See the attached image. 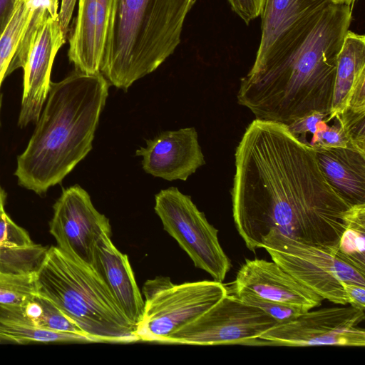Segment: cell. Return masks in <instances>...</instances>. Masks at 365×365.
I'll use <instances>...</instances> for the list:
<instances>
[{
	"mask_svg": "<svg viewBox=\"0 0 365 365\" xmlns=\"http://www.w3.org/2000/svg\"><path fill=\"white\" fill-rule=\"evenodd\" d=\"M259 248L305 287L334 304H348L342 282L365 286V269L338 250L305 244L275 230L262 237Z\"/></svg>",
	"mask_w": 365,
	"mask_h": 365,
	"instance_id": "obj_6",
	"label": "cell"
},
{
	"mask_svg": "<svg viewBox=\"0 0 365 365\" xmlns=\"http://www.w3.org/2000/svg\"><path fill=\"white\" fill-rule=\"evenodd\" d=\"M365 75V37L348 31L340 49L330 116L344 112L348 106L350 93L356 82Z\"/></svg>",
	"mask_w": 365,
	"mask_h": 365,
	"instance_id": "obj_19",
	"label": "cell"
},
{
	"mask_svg": "<svg viewBox=\"0 0 365 365\" xmlns=\"http://www.w3.org/2000/svg\"><path fill=\"white\" fill-rule=\"evenodd\" d=\"M307 144L315 150L332 148H349L350 140L340 114L334 118L327 115L316 125Z\"/></svg>",
	"mask_w": 365,
	"mask_h": 365,
	"instance_id": "obj_25",
	"label": "cell"
},
{
	"mask_svg": "<svg viewBox=\"0 0 365 365\" xmlns=\"http://www.w3.org/2000/svg\"><path fill=\"white\" fill-rule=\"evenodd\" d=\"M36 294L35 273L13 274L0 272V304H21Z\"/></svg>",
	"mask_w": 365,
	"mask_h": 365,
	"instance_id": "obj_26",
	"label": "cell"
},
{
	"mask_svg": "<svg viewBox=\"0 0 365 365\" xmlns=\"http://www.w3.org/2000/svg\"><path fill=\"white\" fill-rule=\"evenodd\" d=\"M331 0H266L261 38L247 75L258 73L298 47Z\"/></svg>",
	"mask_w": 365,
	"mask_h": 365,
	"instance_id": "obj_11",
	"label": "cell"
},
{
	"mask_svg": "<svg viewBox=\"0 0 365 365\" xmlns=\"http://www.w3.org/2000/svg\"><path fill=\"white\" fill-rule=\"evenodd\" d=\"M35 282L37 294L53 303L92 342L139 341L136 326L123 313L95 269L57 246L48 249Z\"/></svg>",
	"mask_w": 365,
	"mask_h": 365,
	"instance_id": "obj_5",
	"label": "cell"
},
{
	"mask_svg": "<svg viewBox=\"0 0 365 365\" xmlns=\"http://www.w3.org/2000/svg\"><path fill=\"white\" fill-rule=\"evenodd\" d=\"M231 9L245 24L259 16L266 0H227Z\"/></svg>",
	"mask_w": 365,
	"mask_h": 365,
	"instance_id": "obj_30",
	"label": "cell"
},
{
	"mask_svg": "<svg viewBox=\"0 0 365 365\" xmlns=\"http://www.w3.org/2000/svg\"><path fill=\"white\" fill-rule=\"evenodd\" d=\"M31 16L28 0H19L13 16L0 37V87L21 41Z\"/></svg>",
	"mask_w": 365,
	"mask_h": 365,
	"instance_id": "obj_23",
	"label": "cell"
},
{
	"mask_svg": "<svg viewBox=\"0 0 365 365\" xmlns=\"http://www.w3.org/2000/svg\"><path fill=\"white\" fill-rule=\"evenodd\" d=\"M142 292L144 312L135 335L139 341L158 343H165L228 294L222 282L215 280L175 284L167 277L147 280Z\"/></svg>",
	"mask_w": 365,
	"mask_h": 365,
	"instance_id": "obj_7",
	"label": "cell"
},
{
	"mask_svg": "<svg viewBox=\"0 0 365 365\" xmlns=\"http://www.w3.org/2000/svg\"><path fill=\"white\" fill-rule=\"evenodd\" d=\"M113 0H79L68 56L76 71L101 73Z\"/></svg>",
	"mask_w": 365,
	"mask_h": 365,
	"instance_id": "obj_16",
	"label": "cell"
},
{
	"mask_svg": "<svg viewBox=\"0 0 365 365\" xmlns=\"http://www.w3.org/2000/svg\"><path fill=\"white\" fill-rule=\"evenodd\" d=\"M343 306L309 310L277 323L259 336L255 346H364L365 331L358 327L364 311Z\"/></svg>",
	"mask_w": 365,
	"mask_h": 365,
	"instance_id": "obj_10",
	"label": "cell"
},
{
	"mask_svg": "<svg viewBox=\"0 0 365 365\" xmlns=\"http://www.w3.org/2000/svg\"><path fill=\"white\" fill-rule=\"evenodd\" d=\"M232 217L255 252L269 230L337 250L351 207L330 185L316 151L285 124L254 120L235 154Z\"/></svg>",
	"mask_w": 365,
	"mask_h": 365,
	"instance_id": "obj_1",
	"label": "cell"
},
{
	"mask_svg": "<svg viewBox=\"0 0 365 365\" xmlns=\"http://www.w3.org/2000/svg\"><path fill=\"white\" fill-rule=\"evenodd\" d=\"M334 4H348L351 6L356 0H331Z\"/></svg>",
	"mask_w": 365,
	"mask_h": 365,
	"instance_id": "obj_36",
	"label": "cell"
},
{
	"mask_svg": "<svg viewBox=\"0 0 365 365\" xmlns=\"http://www.w3.org/2000/svg\"><path fill=\"white\" fill-rule=\"evenodd\" d=\"M76 0H61L58 19L61 29L66 36L69 30V25L72 18Z\"/></svg>",
	"mask_w": 365,
	"mask_h": 365,
	"instance_id": "obj_33",
	"label": "cell"
},
{
	"mask_svg": "<svg viewBox=\"0 0 365 365\" xmlns=\"http://www.w3.org/2000/svg\"><path fill=\"white\" fill-rule=\"evenodd\" d=\"M277 322L257 307L226 294L197 318L180 328L167 344L255 346L259 336Z\"/></svg>",
	"mask_w": 365,
	"mask_h": 365,
	"instance_id": "obj_9",
	"label": "cell"
},
{
	"mask_svg": "<svg viewBox=\"0 0 365 365\" xmlns=\"http://www.w3.org/2000/svg\"><path fill=\"white\" fill-rule=\"evenodd\" d=\"M155 200L154 209L163 229L187 252L197 268L222 282L231 263L220 244L218 230L207 221L191 197L177 187L160 190Z\"/></svg>",
	"mask_w": 365,
	"mask_h": 365,
	"instance_id": "obj_8",
	"label": "cell"
},
{
	"mask_svg": "<svg viewBox=\"0 0 365 365\" xmlns=\"http://www.w3.org/2000/svg\"><path fill=\"white\" fill-rule=\"evenodd\" d=\"M347 108L355 112L365 111V75L359 78L351 89Z\"/></svg>",
	"mask_w": 365,
	"mask_h": 365,
	"instance_id": "obj_32",
	"label": "cell"
},
{
	"mask_svg": "<svg viewBox=\"0 0 365 365\" xmlns=\"http://www.w3.org/2000/svg\"><path fill=\"white\" fill-rule=\"evenodd\" d=\"M20 305L28 317L39 328L86 336L53 303L38 294Z\"/></svg>",
	"mask_w": 365,
	"mask_h": 365,
	"instance_id": "obj_22",
	"label": "cell"
},
{
	"mask_svg": "<svg viewBox=\"0 0 365 365\" xmlns=\"http://www.w3.org/2000/svg\"><path fill=\"white\" fill-rule=\"evenodd\" d=\"M0 338L18 343L91 342L85 336L38 327L20 304H0Z\"/></svg>",
	"mask_w": 365,
	"mask_h": 365,
	"instance_id": "obj_20",
	"label": "cell"
},
{
	"mask_svg": "<svg viewBox=\"0 0 365 365\" xmlns=\"http://www.w3.org/2000/svg\"><path fill=\"white\" fill-rule=\"evenodd\" d=\"M235 295L242 302L259 308L277 323L286 322L306 312L292 306L262 298L249 291L235 292Z\"/></svg>",
	"mask_w": 365,
	"mask_h": 365,
	"instance_id": "obj_27",
	"label": "cell"
},
{
	"mask_svg": "<svg viewBox=\"0 0 365 365\" xmlns=\"http://www.w3.org/2000/svg\"><path fill=\"white\" fill-rule=\"evenodd\" d=\"M351 6L331 3L291 53L240 81L237 102L256 119L289 125L312 112L329 113L338 56Z\"/></svg>",
	"mask_w": 365,
	"mask_h": 365,
	"instance_id": "obj_2",
	"label": "cell"
},
{
	"mask_svg": "<svg viewBox=\"0 0 365 365\" xmlns=\"http://www.w3.org/2000/svg\"><path fill=\"white\" fill-rule=\"evenodd\" d=\"M144 171L168 181H185L205 160L195 128L162 132L135 151Z\"/></svg>",
	"mask_w": 365,
	"mask_h": 365,
	"instance_id": "obj_14",
	"label": "cell"
},
{
	"mask_svg": "<svg viewBox=\"0 0 365 365\" xmlns=\"http://www.w3.org/2000/svg\"><path fill=\"white\" fill-rule=\"evenodd\" d=\"M101 73L75 71L51 83L46 106L14 173L19 184L41 195L61 182L91 150L108 95Z\"/></svg>",
	"mask_w": 365,
	"mask_h": 365,
	"instance_id": "obj_3",
	"label": "cell"
},
{
	"mask_svg": "<svg viewBox=\"0 0 365 365\" xmlns=\"http://www.w3.org/2000/svg\"><path fill=\"white\" fill-rule=\"evenodd\" d=\"M34 243L29 233L6 213L0 214V245L25 247Z\"/></svg>",
	"mask_w": 365,
	"mask_h": 365,
	"instance_id": "obj_29",
	"label": "cell"
},
{
	"mask_svg": "<svg viewBox=\"0 0 365 365\" xmlns=\"http://www.w3.org/2000/svg\"><path fill=\"white\" fill-rule=\"evenodd\" d=\"M48 249L35 243L25 247L0 245V272L13 274H34Z\"/></svg>",
	"mask_w": 365,
	"mask_h": 365,
	"instance_id": "obj_24",
	"label": "cell"
},
{
	"mask_svg": "<svg viewBox=\"0 0 365 365\" xmlns=\"http://www.w3.org/2000/svg\"><path fill=\"white\" fill-rule=\"evenodd\" d=\"M350 140L351 148L365 153V111L346 108L339 113Z\"/></svg>",
	"mask_w": 365,
	"mask_h": 365,
	"instance_id": "obj_28",
	"label": "cell"
},
{
	"mask_svg": "<svg viewBox=\"0 0 365 365\" xmlns=\"http://www.w3.org/2000/svg\"><path fill=\"white\" fill-rule=\"evenodd\" d=\"M348 304L359 310L365 309V286L342 282Z\"/></svg>",
	"mask_w": 365,
	"mask_h": 365,
	"instance_id": "obj_31",
	"label": "cell"
},
{
	"mask_svg": "<svg viewBox=\"0 0 365 365\" xmlns=\"http://www.w3.org/2000/svg\"><path fill=\"white\" fill-rule=\"evenodd\" d=\"M324 176L350 205L365 204V153L349 148L317 150Z\"/></svg>",
	"mask_w": 365,
	"mask_h": 365,
	"instance_id": "obj_18",
	"label": "cell"
},
{
	"mask_svg": "<svg viewBox=\"0 0 365 365\" xmlns=\"http://www.w3.org/2000/svg\"><path fill=\"white\" fill-rule=\"evenodd\" d=\"M344 222L337 250L354 264L365 269V204L351 206L345 214Z\"/></svg>",
	"mask_w": 365,
	"mask_h": 365,
	"instance_id": "obj_21",
	"label": "cell"
},
{
	"mask_svg": "<svg viewBox=\"0 0 365 365\" xmlns=\"http://www.w3.org/2000/svg\"><path fill=\"white\" fill-rule=\"evenodd\" d=\"M66 40L58 16H48L34 34L22 68L24 87L19 127L38 121L49 91L54 58Z\"/></svg>",
	"mask_w": 365,
	"mask_h": 365,
	"instance_id": "obj_13",
	"label": "cell"
},
{
	"mask_svg": "<svg viewBox=\"0 0 365 365\" xmlns=\"http://www.w3.org/2000/svg\"><path fill=\"white\" fill-rule=\"evenodd\" d=\"M19 0H0V37L9 24Z\"/></svg>",
	"mask_w": 365,
	"mask_h": 365,
	"instance_id": "obj_34",
	"label": "cell"
},
{
	"mask_svg": "<svg viewBox=\"0 0 365 365\" xmlns=\"http://www.w3.org/2000/svg\"><path fill=\"white\" fill-rule=\"evenodd\" d=\"M1 106V96L0 95V110ZM6 200V194L3 189L0 186V214L4 212V204Z\"/></svg>",
	"mask_w": 365,
	"mask_h": 365,
	"instance_id": "obj_35",
	"label": "cell"
},
{
	"mask_svg": "<svg viewBox=\"0 0 365 365\" xmlns=\"http://www.w3.org/2000/svg\"><path fill=\"white\" fill-rule=\"evenodd\" d=\"M241 290L306 312L324 300L276 262L257 258L246 259L237 274L234 292Z\"/></svg>",
	"mask_w": 365,
	"mask_h": 365,
	"instance_id": "obj_15",
	"label": "cell"
},
{
	"mask_svg": "<svg viewBox=\"0 0 365 365\" xmlns=\"http://www.w3.org/2000/svg\"><path fill=\"white\" fill-rule=\"evenodd\" d=\"M95 270L102 277L118 307L135 326L144 312V300L127 255L113 244L111 235H103L95 252Z\"/></svg>",
	"mask_w": 365,
	"mask_h": 365,
	"instance_id": "obj_17",
	"label": "cell"
},
{
	"mask_svg": "<svg viewBox=\"0 0 365 365\" xmlns=\"http://www.w3.org/2000/svg\"><path fill=\"white\" fill-rule=\"evenodd\" d=\"M195 0H113L101 73L127 91L157 69L180 42Z\"/></svg>",
	"mask_w": 365,
	"mask_h": 365,
	"instance_id": "obj_4",
	"label": "cell"
},
{
	"mask_svg": "<svg viewBox=\"0 0 365 365\" xmlns=\"http://www.w3.org/2000/svg\"><path fill=\"white\" fill-rule=\"evenodd\" d=\"M54 1H56V0H54ZM56 1H58V0H56Z\"/></svg>",
	"mask_w": 365,
	"mask_h": 365,
	"instance_id": "obj_37",
	"label": "cell"
},
{
	"mask_svg": "<svg viewBox=\"0 0 365 365\" xmlns=\"http://www.w3.org/2000/svg\"><path fill=\"white\" fill-rule=\"evenodd\" d=\"M53 208L49 231L57 247L93 268L99 239L104 234L112 235L108 218L94 207L88 193L78 185L63 189Z\"/></svg>",
	"mask_w": 365,
	"mask_h": 365,
	"instance_id": "obj_12",
	"label": "cell"
}]
</instances>
